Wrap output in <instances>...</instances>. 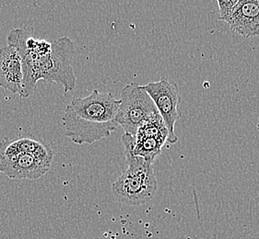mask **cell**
I'll use <instances>...</instances> for the list:
<instances>
[{
  "instance_id": "2",
  "label": "cell",
  "mask_w": 259,
  "mask_h": 239,
  "mask_svg": "<svg viewBox=\"0 0 259 239\" xmlns=\"http://www.w3.org/2000/svg\"><path fill=\"white\" fill-rule=\"evenodd\" d=\"M119 106L120 99L98 89L87 97L72 99L62 117L66 136L78 145L107 138L119 126L115 121Z\"/></svg>"
},
{
  "instance_id": "11",
  "label": "cell",
  "mask_w": 259,
  "mask_h": 239,
  "mask_svg": "<svg viewBox=\"0 0 259 239\" xmlns=\"http://www.w3.org/2000/svg\"><path fill=\"white\" fill-rule=\"evenodd\" d=\"M257 130L259 131V123L257 124Z\"/></svg>"
},
{
  "instance_id": "3",
  "label": "cell",
  "mask_w": 259,
  "mask_h": 239,
  "mask_svg": "<svg viewBox=\"0 0 259 239\" xmlns=\"http://www.w3.org/2000/svg\"><path fill=\"white\" fill-rule=\"evenodd\" d=\"M126 168L112 184V191L120 202L139 206L150 202L155 196L158 189L152 162L143 157L134 156L124 150Z\"/></svg>"
},
{
  "instance_id": "10",
  "label": "cell",
  "mask_w": 259,
  "mask_h": 239,
  "mask_svg": "<svg viewBox=\"0 0 259 239\" xmlns=\"http://www.w3.org/2000/svg\"><path fill=\"white\" fill-rule=\"evenodd\" d=\"M220 9V17L219 19L223 21L231 13L233 7L236 4L233 0H217Z\"/></svg>"
},
{
  "instance_id": "6",
  "label": "cell",
  "mask_w": 259,
  "mask_h": 239,
  "mask_svg": "<svg viewBox=\"0 0 259 239\" xmlns=\"http://www.w3.org/2000/svg\"><path fill=\"white\" fill-rule=\"evenodd\" d=\"M51 165L32 154L21 153L11 158L0 159V173L11 180L33 181L45 176Z\"/></svg>"
},
{
  "instance_id": "7",
  "label": "cell",
  "mask_w": 259,
  "mask_h": 239,
  "mask_svg": "<svg viewBox=\"0 0 259 239\" xmlns=\"http://www.w3.org/2000/svg\"><path fill=\"white\" fill-rule=\"evenodd\" d=\"M223 21L244 38L259 36V0H238Z\"/></svg>"
},
{
  "instance_id": "8",
  "label": "cell",
  "mask_w": 259,
  "mask_h": 239,
  "mask_svg": "<svg viewBox=\"0 0 259 239\" xmlns=\"http://www.w3.org/2000/svg\"><path fill=\"white\" fill-rule=\"evenodd\" d=\"M22 60L15 47L8 44L0 49V87L21 96L23 91Z\"/></svg>"
},
{
  "instance_id": "1",
  "label": "cell",
  "mask_w": 259,
  "mask_h": 239,
  "mask_svg": "<svg viewBox=\"0 0 259 239\" xmlns=\"http://www.w3.org/2000/svg\"><path fill=\"white\" fill-rule=\"evenodd\" d=\"M7 41L15 47L22 60L24 80L21 99L31 96L40 80L62 86L65 94L75 89V45L70 38L61 37L48 42L33 38L22 29H13Z\"/></svg>"
},
{
  "instance_id": "4",
  "label": "cell",
  "mask_w": 259,
  "mask_h": 239,
  "mask_svg": "<svg viewBox=\"0 0 259 239\" xmlns=\"http://www.w3.org/2000/svg\"><path fill=\"white\" fill-rule=\"evenodd\" d=\"M160 114L143 86L130 83L121 91L120 106L115 121L125 134L135 136L142 125Z\"/></svg>"
},
{
  "instance_id": "5",
  "label": "cell",
  "mask_w": 259,
  "mask_h": 239,
  "mask_svg": "<svg viewBox=\"0 0 259 239\" xmlns=\"http://www.w3.org/2000/svg\"><path fill=\"white\" fill-rule=\"evenodd\" d=\"M143 88L153 100L169 130L168 142L171 145L177 144L178 137L175 129L177 121L182 116L178 109L180 102V89L178 85L167 78H161L157 82L144 85Z\"/></svg>"
},
{
  "instance_id": "9",
  "label": "cell",
  "mask_w": 259,
  "mask_h": 239,
  "mask_svg": "<svg viewBox=\"0 0 259 239\" xmlns=\"http://www.w3.org/2000/svg\"><path fill=\"white\" fill-rule=\"evenodd\" d=\"M21 153L32 154L42 161L52 164L53 151L47 144L31 138H21L11 140L4 138L0 142V159L11 158Z\"/></svg>"
}]
</instances>
